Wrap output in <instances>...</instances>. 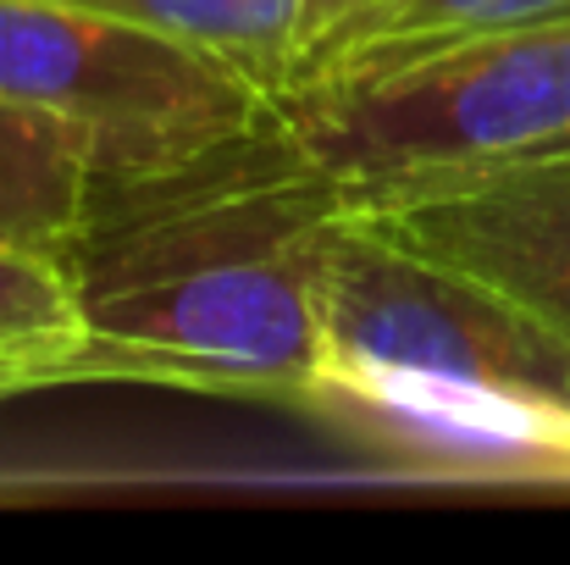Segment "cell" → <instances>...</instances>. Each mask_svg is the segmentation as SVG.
<instances>
[{
    "label": "cell",
    "instance_id": "30bf717a",
    "mask_svg": "<svg viewBox=\"0 0 570 565\" xmlns=\"http://www.w3.org/2000/svg\"><path fill=\"white\" fill-rule=\"evenodd\" d=\"M83 350V311L72 272L45 255L0 250V361L39 372L45 388H67V367Z\"/></svg>",
    "mask_w": 570,
    "mask_h": 565
},
{
    "label": "cell",
    "instance_id": "6da1fadb",
    "mask_svg": "<svg viewBox=\"0 0 570 565\" xmlns=\"http://www.w3.org/2000/svg\"><path fill=\"white\" fill-rule=\"evenodd\" d=\"M338 184L277 123L184 167L106 178L67 255L83 350L72 382H150L288 410L327 350L322 266Z\"/></svg>",
    "mask_w": 570,
    "mask_h": 565
},
{
    "label": "cell",
    "instance_id": "52a82bcc",
    "mask_svg": "<svg viewBox=\"0 0 570 565\" xmlns=\"http://www.w3.org/2000/svg\"><path fill=\"white\" fill-rule=\"evenodd\" d=\"M106 156L89 128L0 95V250L61 261L95 222Z\"/></svg>",
    "mask_w": 570,
    "mask_h": 565
},
{
    "label": "cell",
    "instance_id": "277c9868",
    "mask_svg": "<svg viewBox=\"0 0 570 565\" xmlns=\"http://www.w3.org/2000/svg\"><path fill=\"white\" fill-rule=\"evenodd\" d=\"M288 410L404 471L454 483H570V405L460 372L322 350Z\"/></svg>",
    "mask_w": 570,
    "mask_h": 565
},
{
    "label": "cell",
    "instance_id": "ba28073f",
    "mask_svg": "<svg viewBox=\"0 0 570 565\" xmlns=\"http://www.w3.org/2000/svg\"><path fill=\"white\" fill-rule=\"evenodd\" d=\"M566 11L570 0H361L299 50L283 89L322 84V78H377L393 67L426 61L449 45L527 28Z\"/></svg>",
    "mask_w": 570,
    "mask_h": 565
},
{
    "label": "cell",
    "instance_id": "5b68a950",
    "mask_svg": "<svg viewBox=\"0 0 570 565\" xmlns=\"http://www.w3.org/2000/svg\"><path fill=\"white\" fill-rule=\"evenodd\" d=\"M322 328L327 350L460 372L570 405V344L560 333L504 294L355 227L344 211L322 266Z\"/></svg>",
    "mask_w": 570,
    "mask_h": 565
},
{
    "label": "cell",
    "instance_id": "7a4b0ae2",
    "mask_svg": "<svg viewBox=\"0 0 570 565\" xmlns=\"http://www.w3.org/2000/svg\"><path fill=\"white\" fill-rule=\"evenodd\" d=\"M272 123L338 194L570 150V11L377 78L277 89Z\"/></svg>",
    "mask_w": 570,
    "mask_h": 565
},
{
    "label": "cell",
    "instance_id": "8992f818",
    "mask_svg": "<svg viewBox=\"0 0 570 565\" xmlns=\"http://www.w3.org/2000/svg\"><path fill=\"white\" fill-rule=\"evenodd\" d=\"M338 211L387 244L504 294L570 344V150L454 178L350 188Z\"/></svg>",
    "mask_w": 570,
    "mask_h": 565
},
{
    "label": "cell",
    "instance_id": "9c48e42d",
    "mask_svg": "<svg viewBox=\"0 0 570 565\" xmlns=\"http://www.w3.org/2000/svg\"><path fill=\"white\" fill-rule=\"evenodd\" d=\"M72 6L111 11V17L161 28L173 39L205 45V50L249 67L261 84L283 89L299 50L361 0H72Z\"/></svg>",
    "mask_w": 570,
    "mask_h": 565
},
{
    "label": "cell",
    "instance_id": "8fae6325",
    "mask_svg": "<svg viewBox=\"0 0 570 565\" xmlns=\"http://www.w3.org/2000/svg\"><path fill=\"white\" fill-rule=\"evenodd\" d=\"M39 388H45V382H39V372L0 361V405H6V399H22V393H39Z\"/></svg>",
    "mask_w": 570,
    "mask_h": 565
},
{
    "label": "cell",
    "instance_id": "3957f363",
    "mask_svg": "<svg viewBox=\"0 0 570 565\" xmlns=\"http://www.w3.org/2000/svg\"><path fill=\"white\" fill-rule=\"evenodd\" d=\"M0 95L95 134L106 178H145L272 128L277 89L161 28L72 0H0Z\"/></svg>",
    "mask_w": 570,
    "mask_h": 565
}]
</instances>
